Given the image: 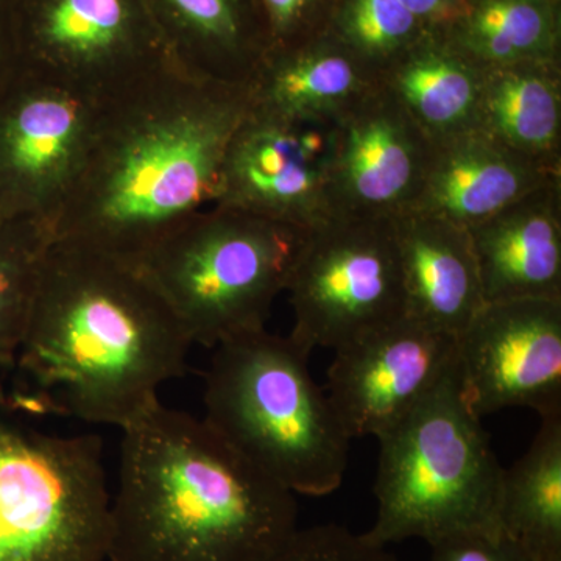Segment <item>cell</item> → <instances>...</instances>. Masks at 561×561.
Instances as JSON below:
<instances>
[{"label": "cell", "mask_w": 561, "mask_h": 561, "mask_svg": "<svg viewBox=\"0 0 561 561\" xmlns=\"http://www.w3.org/2000/svg\"><path fill=\"white\" fill-rule=\"evenodd\" d=\"M251 106L249 84L181 65L106 95L51 239L138 262L219 201L225 154Z\"/></svg>", "instance_id": "1"}, {"label": "cell", "mask_w": 561, "mask_h": 561, "mask_svg": "<svg viewBox=\"0 0 561 561\" xmlns=\"http://www.w3.org/2000/svg\"><path fill=\"white\" fill-rule=\"evenodd\" d=\"M192 346L138 262L51 239L11 368V402L122 430L183 376Z\"/></svg>", "instance_id": "2"}, {"label": "cell", "mask_w": 561, "mask_h": 561, "mask_svg": "<svg viewBox=\"0 0 561 561\" xmlns=\"http://www.w3.org/2000/svg\"><path fill=\"white\" fill-rule=\"evenodd\" d=\"M121 431L106 561H267L298 529L297 496L205 420L160 400Z\"/></svg>", "instance_id": "3"}, {"label": "cell", "mask_w": 561, "mask_h": 561, "mask_svg": "<svg viewBox=\"0 0 561 561\" xmlns=\"http://www.w3.org/2000/svg\"><path fill=\"white\" fill-rule=\"evenodd\" d=\"M203 420L295 496L342 485L350 435L309 370L311 351L267 328L214 346Z\"/></svg>", "instance_id": "4"}, {"label": "cell", "mask_w": 561, "mask_h": 561, "mask_svg": "<svg viewBox=\"0 0 561 561\" xmlns=\"http://www.w3.org/2000/svg\"><path fill=\"white\" fill-rule=\"evenodd\" d=\"M460 390L456 365L393 427L379 435L378 511L365 538L389 548L500 531L502 476L496 454Z\"/></svg>", "instance_id": "5"}, {"label": "cell", "mask_w": 561, "mask_h": 561, "mask_svg": "<svg viewBox=\"0 0 561 561\" xmlns=\"http://www.w3.org/2000/svg\"><path fill=\"white\" fill-rule=\"evenodd\" d=\"M308 234L294 225L213 205L165 236L138 264L192 345L213 350L264 330Z\"/></svg>", "instance_id": "6"}, {"label": "cell", "mask_w": 561, "mask_h": 561, "mask_svg": "<svg viewBox=\"0 0 561 561\" xmlns=\"http://www.w3.org/2000/svg\"><path fill=\"white\" fill-rule=\"evenodd\" d=\"M110 496L99 435L0 413V561H106Z\"/></svg>", "instance_id": "7"}, {"label": "cell", "mask_w": 561, "mask_h": 561, "mask_svg": "<svg viewBox=\"0 0 561 561\" xmlns=\"http://www.w3.org/2000/svg\"><path fill=\"white\" fill-rule=\"evenodd\" d=\"M286 291L289 335L311 353L341 350L408 317L391 219L335 216L313 228Z\"/></svg>", "instance_id": "8"}, {"label": "cell", "mask_w": 561, "mask_h": 561, "mask_svg": "<svg viewBox=\"0 0 561 561\" xmlns=\"http://www.w3.org/2000/svg\"><path fill=\"white\" fill-rule=\"evenodd\" d=\"M105 99L22 62L0 91V220L51 227L90 153Z\"/></svg>", "instance_id": "9"}, {"label": "cell", "mask_w": 561, "mask_h": 561, "mask_svg": "<svg viewBox=\"0 0 561 561\" xmlns=\"http://www.w3.org/2000/svg\"><path fill=\"white\" fill-rule=\"evenodd\" d=\"M22 62L111 95L180 65L135 0H16Z\"/></svg>", "instance_id": "10"}, {"label": "cell", "mask_w": 561, "mask_h": 561, "mask_svg": "<svg viewBox=\"0 0 561 561\" xmlns=\"http://www.w3.org/2000/svg\"><path fill=\"white\" fill-rule=\"evenodd\" d=\"M337 119L294 117L251 106L221 165L216 205L311 231L332 205Z\"/></svg>", "instance_id": "11"}, {"label": "cell", "mask_w": 561, "mask_h": 561, "mask_svg": "<svg viewBox=\"0 0 561 561\" xmlns=\"http://www.w3.org/2000/svg\"><path fill=\"white\" fill-rule=\"evenodd\" d=\"M463 400L482 419L507 408L561 413V300L485 302L457 337Z\"/></svg>", "instance_id": "12"}, {"label": "cell", "mask_w": 561, "mask_h": 561, "mask_svg": "<svg viewBox=\"0 0 561 561\" xmlns=\"http://www.w3.org/2000/svg\"><path fill=\"white\" fill-rule=\"evenodd\" d=\"M327 394L351 440L378 438L420 404L457 362V335L404 317L334 351Z\"/></svg>", "instance_id": "13"}, {"label": "cell", "mask_w": 561, "mask_h": 561, "mask_svg": "<svg viewBox=\"0 0 561 561\" xmlns=\"http://www.w3.org/2000/svg\"><path fill=\"white\" fill-rule=\"evenodd\" d=\"M432 147V140L381 88L354 103L335 128V216L393 219L412 209Z\"/></svg>", "instance_id": "14"}, {"label": "cell", "mask_w": 561, "mask_h": 561, "mask_svg": "<svg viewBox=\"0 0 561 561\" xmlns=\"http://www.w3.org/2000/svg\"><path fill=\"white\" fill-rule=\"evenodd\" d=\"M468 232L483 301L561 300V179Z\"/></svg>", "instance_id": "15"}, {"label": "cell", "mask_w": 561, "mask_h": 561, "mask_svg": "<svg viewBox=\"0 0 561 561\" xmlns=\"http://www.w3.org/2000/svg\"><path fill=\"white\" fill-rule=\"evenodd\" d=\"M552 172L479 128L435 142L412 209L471 230L549 181Z\"/></svg>", "instance_id": "16"}, {"label": "cell", "mask_w": 561, "mask_h": 561, "mask_svg": "<svg viewBox=\"0 0 561 561\" xmlns=\"http://www.w3.org/2000/svg\"><path fill=\"white\" fill-rule=\"evenodd\" d=\"M391 228L405 313L459 337L485 305L470 232L416 209L393 217Z\"/></svg>", "instance_id": "17"}, {"label": "cell", "mask_w": 561, "mask_h": 561, "mask_svg": "<svg viewBox=\"0 0 561 561\" xmlns=\"http://www.w3.org/2000/svg\"><path fill=\"white\" fill-rule=\"evenodd\" d=\"M485 66L446 31L427 28L378 72V87L432 144L478 127Z\"/></svg>", "instance_id": "18"}, {"label": "cell", "mask_w": 561, "mask_h": 561, "mask_svg": "<svg viewBox=\"0 0 561 561\" xmlns=\"http://www.w3.org/2000/svg\"><path fill=\"white\" fill-rule=\"evenodd\" d=\"M268 50L249 81L254 108L339 119L378 88V73L331 35Z\"/></svg>", "instance_id": "19"}, {"label": "cell", "mask_w": 561, "mask_h": 561, "mask_svg": "<svg viewBox=\"0 0 561 561\" xmlns=\"http://www.w3.org/2000/svg\"><path fill=\"white\" fill-rule=\"evenodd\" d=\"M476 128L542 168L561 173L559 60L486 68Z\"/></svg>", "instance_id": "20"}, {"label": "cell", "mask_w": 561, "mask_h": 561, "mask_svg": "<svg viewBox=\"0 0 561 561\" xmlns=\"http://www.w3.org/2000/svg\"><path fill=\"white\" fill-rule=\"evenodd\" d=\"M500 524L535 561H561V413L542 416L529 449L504 470Z\"/></svg>", "instance_id": "21"}, {"label": "cell", "mask_w": 561, "mask_h": 561, "mask_svg": "<svg viewBox=\"0 0 561 561\" xmlns=\"http://www.w3.org/2000/svg\"><path fill=\"white\" fill-rule=\"evenodd\" d=\"M446 32L485 68L559 60L556 9L546 0H467Z\"/></svg>", "instance_id": "22"}, {"label": "cell", "mask_w": 561, "mask_h": 561, "mask_svg": "<svg viewBox=\"0 0 561 561\" xmlns=\"http://www.w3.org/2000/svg\"><path fill=\"white\" fill-rule=\"evenodd\" d=\"M50 243V227L43 221L0 220V373L11 371L16 360Z\"/></svg>", "instance_id": "23"}, {"label": "cell", "mask_w": 561, "mask_h": 561, "mask_svg": "<svg viewBox=\"0 0 561 561\" xmlns=\"http://www.w3.org/2000/svg\"><path fill=\"white\" fill-rule=\"evenodd\" d=\"M334 36L376 73L427 31L401 0H345Z\"/></svg>", "instance_id": "24"}, {"label": "cell", "mask_w": 561, "mask_h": 561, "mask_svg": "<svg viewBox=\"0 0 561 561\" xmlns=\"http://www.w3.org/2000/svg\"><path fill=\"white\" fill-rule=\"evenodd\" d=\"M267 561H398L386 546L375 545L364 534L341 524L298 527Z\"/></svg>", "instance_id": "25"}, {"label": "cell", "mask_w": 561, "mask_h": 561, "mask_svg": "<svg viewBox=\"0 0 561 561\" xmlns=\"http://www.w3.org/2000/svg\"><path fill=\"white\" fill-rule=\"evenodd\" d=\"M431 561H535L504 531H467L431 545Z\"/></svg>", "instance_id": "26"}, {"label": "cell", "mask_w": 561, "mask_h": 561, "mask_svg": "<svg viewBox=\"0 0 561 561\" xmlns=\"http://www.w3.org/2000/svg\"><path fill=\"white\" fill-rule=\"evenodd\" d=\"M268 28V50L297 43L319 0H257Z\"/></svg>", "instance_id": "27"}, {"label": "cell", "mask_w": 561, "mask_h": 561, "mask_svg": "<svg viewBox=\"0 0 561 561\" xmlns=\"http://www.w3.org/2000/svg\"><path fill=\"white\" fill-rule=\"evenodd\" d=\"M16 0H0V91L21 68Z\"/></svg>", "instance_id": "28"}, {"label": "cell", "mask_w": 561, "mask_h": 561, "mask_svg": "<svg viewBox=\"0 0 561 561\" xmlns=\"http://www.w3.org/2000/svg\"><path fill=\"white\" fill-rule=\"evenodd\" d=\"M427 28L448 31L463 14L467 0H401Z\"/></svg>", "instance_id": "29"}, {"label": "cell", "mask_w": 561, "mask_h": 561, "mask_svg": "<svg viewBox=\"0 0 561 561\" xmlns=\"http://www.w3.org/2000/svg\"><path fill=\"white\" fill-rule=\"evenodd\" d=\"M546 2L551 3L553 9H556V3H559V0H546Z\"/></svg>", "instance_id": "30"}]
</instances>
